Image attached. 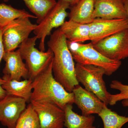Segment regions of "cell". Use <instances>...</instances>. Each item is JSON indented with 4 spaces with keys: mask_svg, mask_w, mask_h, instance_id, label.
<instances>
[{
    "mask_svg": "<svg viewBox=\"0 0 128 128\" xmlns=\"http://www.w3.org/2000/svg\"><path fill=\"white\" fill-rule=\"evenodd\" d=\"M37 113L41 128H63L64 112L57 105L46 102L31 101Z\"/></svg>",
    "mask_w": 128,
    "mask_h": 128,
    "instance_id": "30bf717a",
    "label": "cell"
},
{
    "mask_svg": "<svg viewBox=\"0 0 128 128\" xmlns=\"http://www.w3.org/2000/svg\"><path fill=\"white\" fill-rule=\"evenodd\" d=\"M36 36L28 38L18 48L22 58L25 60L29 71V79L33 80L48 66L54 58L53 51L48 48L47 51L39 50L35 47Z\"/></svg>",
    "mask_w": 128,
    "mask_h": 128,
    "instance_id": "5b68a950",
    "label": "cell"
},
{
    "mask_svg": "<svg viewBox=\"0 0 128 128\" xmlns=\"http://www.w3.org/2000/svg\"><path fill=\"white\" fill-rule=\"evenodd\" d=\"M37 25L31 22L28 17L16 19L2 28V38L5 52L16 50L28 38Z\"/></svg>",
    "mask_w": 128,
    "mask_h": 128,
    "instance_id": "52a82bcc",
    "label": "cell"
},
{
    "mask_svg": "<svg viewBox=\"0 0 128 128\" xmlns=\"http://www.w3.org/2000/svg\"><path fill=\"white\" fill-rule=\"evenodd\" d=\"M2 79L5 80L2 87L6 92L7 95L20 98L25 99L27 102H30L33 90L32 80H12L5 75H4Z\"/></svg>",
    "mask_w": 128,
    "mask_h": 128,
    "instance_id": "9a60e30c",
    "label": "cell"
},
{
    "mask_svg": "<svg viewBox=\"0 0 128 128\" xmlns=\"http://www.w3.org/2000/svg\"><path fill=\"white\" fill-rule=\"evenodd\" d=\"M105 57L120 60L128 57V28L111 35L93 44Z\"/></svg>",
    "mask_w": 128,
    "mask_h": 128,
    "instance_id": "ba28073f",
    "label": "cell"
},
{
    "mask_svg": "<svg viewBox=\"0 0 128 128\" xmlns=\"http://www.w3.org/2000/svg\"><path fill=\"white\" fill-rule=\"evenodd\" d=\"M90 41L94 44L98 41L128 28L127 19L96 18L89 24Z\"/></svg>",
    "mask_w": 128,
    "mask_h": 128,
    "instance_id": "9c48e42d",
    "label": "cell"
},
{
    "mask_svg": "<svg viewBox=\"0 0 128 128\" xmlns=\"http://www.w3.org/2000/svg\"><path fill=\"white\" fill-rule=\"evenodd\" d=\"M124 6L127 11V14H128V0H124Z\"/></svg>",
    "mask_w": 128,
    "mask_h": 128,
    "instance_id": "4316f807",
    "label": "cell"
},
{
    "mask_svg": "<svg viewBox=\"0 0 128 128\" xmlns=\"http://www.w3.org/2000/svg\"><path fill=\"white\" fill-rule=\"evenodd\" d=\"M15 128H41L38 116L31 103L21 114Z\"/></svg>",
    "mask_w": 128,
    "mask_h": 128,
    "instance_id": "7402d4cb",
    "label": "cell"
},
{
    "mask_svg": "<svg viewBox=\"0 0 128 128\" xmlns=\"http://www.w3.org/2000/svg\"><path fill=\"white\" fill-rule=\"evenodd\" d=\"M76 78L85 89L96 95L108 106L110 94L107 90L103 79L104 70L101 67L91 65H75Z\"/></svg>",
    "mask_w": 128,
    "mask_h": 128,
    "instance_id": "277c9868",
    "label": "cell"
},
{
    "mask_svg": "<svg viewBox=\"0 0 128 128\" xmlns=\"http://www.w3.org/2000/svg\"><path fill=\"white\" fill-rule=\"evenodd\" d=\"M48 46L54 53L52 71L54 78L67 91L72 92L75 87L79 84L76 78L75 65L66 37L59 29L50 35Z\"/></svg>",
    "mask_w": 128,
    "mask_h": 128,
    "instance_id": "6da1fadb",
    "label": "cell"
},
{
    "mask_svg": "<svg viewBox=\"0 0 128 128\" xmlns=\"http://www.w3.org/2000/svg\"><path fill=\"white\" fill-rule=\"evenodd\" d=\"M66 2H68L70 5V7L73 5L75 4L80 0H63Z\"/></svg>",
    "mask_w": 128,
    "mask_h": 128,
    "instance_id": "484cf974",
    "label": "cell"
},
{
    "mask_svg": "<svg viewBox=\"0 0 128 128\" xmlns=\"http://www.w3.org/2000/svg\"><path fill=\"white\" fill-rule=\"evenodd\" d=\"M3 60L6 62L3 73L9 79L17 80H20L22 78L29 79L28 69L26 64L23 62L18 49L6 52Z\"/></svg>",
    "mask_w": 128,
    "mask_h": 128,
    "instance_id": "5bb4252c",
    "label": "cell"
},
{
    "mask_svg": "<svg viewBox=\"0 0 128 128\" xmlns=\"http://www.w3.org/2000/svg\"><path fill=\"white\" fill-rule=\"evenodd\" d=\"M4 0L5 2H8L9 0Z\"/></svg>",
    "mask_w": 128,
    "mask_h": 128,
    "instance_id": "f1b7e54d",
    "label": "cell"
},
{
    "mask_svg": "<svg viewBox=\"0 0 128 128\" xmlns=\"http://www.w3.org/2000/svg\"><path fill=\"white\" fill-rule=\"evenodd\" d=\"M127 19L124 0H94L93 19Z\"/></svg>",
    "mask_w": 128,
    "mask_h": 128,
    "instance_id": "4fadbf2b",
    "label": "cell"
},
{
    "mask_svg": "<svg viewBox=\"0 0 128 128\" xmlns=\"http://www.w3.org/2000/svg\"><path fill=\"white\" fill-rule=\"evenodd\" d=\"M23 17L36 18L24 9H16L4 3H0V28H3L17 18Z\"/></svg>",
    "mask_w": 128,
    "mask_h": 128,
    "instance_id": "d6986e66",
    "label": "cell"
},
{
    "mask_svg": "<svg viewBox=\"0 0 128 128\" xmlns=\"http://www.w3.org/2000/svg\"><path fill=\"white\" fill-rule=\"evenodd\" d=\"M67 40L75 42L83 43L90 40L89 24H84L69 20L59 28Z\"/></svg>",
    "mask_w": 128,
    "mask_h": 128,
    "instance_id": "2e32d148",
    "label": "cell"
},
{
    "mask_svg": "<svg viewBox=\"0 0 128 128\" xmlns=\"http://www.w3.org/2000/svg\"><path fill=\"white\" fill-rule=\"evenodd\" d=\"M122 104L124 106L128 107V100H123L122 101Z\"/></svg>",
    "mask_w": 128,
    "mask_h": 128,
    "instance_id": "83f0119b",
    "label": "cell"
},
{
    "mask_svg": "<svg viewBox=\"0 0 128 128\" xmlns=\"http://www.w3.org/2000/svg\"><path fill=\"white\" fill-rule=\"evenodd\" d=\"M30 101L50 102L64 110L66 105L74 103L73 92L67 91L54 78L52 60L42 73L33 80Z\"/></svg>",
    "mask_w": 128,
    "mask_h": 128,
    "instance_id": "7a4b0ae2",
    "label": "cell"
},
{
    "mask_svg": "<svg viewBox=\"0 0 128 128\" xmlns=\"http://www.w3.org/2000/svg\"><path fill=\"white\" fill-rule=\"evenodd\" d=\"M104 124V128H122L128 122V117L121 116L116 112L104 107L98 114Z\"/></svg>",
    "mask_w": 128,
    "mask_h": 128,
    "instance_id": "44dd1931",
    "label": "cell"
},
{
    "mask_svg": "<svg viewBox=\"0 0 128 128\" xmlns=\"http://www.w3.org/2000/svg\"><path fill=\"white\" fill-rule=\"evenodd\" d=\"M67 44L73 59L77 63L101 67L105 70V74L108 76L112 75L121 66V61L105 57L96 50L91 42L84 44L67 40Z\"/></svg>",
    "mask_w": 128,
    "mask_h": 128,
    "instance_id": "3957f363",
    "label": "cell"
},
{
    "mask_svg": "<svg viewBox=\"0 0 128 128\" xmlns=\"http://www.w3.org/2000/svg\"><path fill=\"white\" fill-rule=\"evenodd\" d=\"M74 103L81 110L82 115L89 116L98 114L106 106L93 93L83 88L80 85L76 86L72 91Z\"/></svg>",
    "mask_w": 128,
    "mask_h": 128,
    "instance_id": "7c38bea8",
    "label": "cell"
},
{
    "mask_svg": "<svg viewBox=\"0 0 128 128\" xmlns=\"http://www.w3.org/2000/svg\"><path fill=\"white\" fill-rule=\"evenodd\" d=\"M5 80L0 78V99H2L7 95L6 92L2 87V85L4 83Z\"/></svg>",
    "mask_w": 128,
    "mask_h": 128,
    "instance_id": "d4e9b609",
    "label": "cell"
},
{
    "mask_svg": "<svg viewBox=\"0 0 128 128\" xmlns=\"http://www.w3.org/2000/svg\"><path fill=\"white\" fill-rule=\"evenodd\" d=\"M110 87L112 89L118 90L120 92L118 94H110L109 105L113 106L119 101L128 100V85L124 84L117 80H114L111 82Z\"/></svg>",
    "mask_w": 128,
    "mask_h": 128,
    "instance_id": "603a6c76",
    "label": "cell"
},
{
    "mask_svg": "<svg viewBox=\"0 0 128 128\" xmlns=\"http://www.w3.org/2000/svg\"><path fill=\"white\" fill-rule=\"evenodd\" d=\"M2 29L0 28V64L2 60L3 59V57L6 52L3 41H2Z\"/></svg>",
    "mask_w": 128,
    "mask_h": 128,
    "instance_id": "cb8c5ba5",
    "label": "cell"
},
{
    "mask_svg": "<svg viewBox=\"0 0 128 128\" xmlns=\"http://www.w3.org/2000/svg\"><path fill=\"white\" fill-rule=\"evenodd\" d=\"M28 8L37 18L38 24L52 8L56 0H22Z\"/></svg>",
    "mask_w": 128,
    "mask_h": 128,
    "instance_id": "ffe728a7",
    "label": "cell"
},
{
    "mask_svg": "<svg viewBox=\"0 0 128 128\" xmlns=\"http://www.w3.org/2000/svg\"><path fill=\"white\" fill-rule=\"evenodd\" d=\"M72 104L66 105L64 112V126L66 128H96L93 126L95 118L92 115H80L73 110Z\"/></svg>",
    "mask_w": 128,
    "mask_h": 128,
    "instance_id": "ac0fdd59",
    "label": "cell"
},
{
    "mask_svg": "<svg viewBox=\"0 0 128 128\" xmlns=\"http://www.w3.org/2000/svg\"><path fill=\"white\" fill-rule=\"evenodd\" d=\"M94 0H80L70 7L69 20L84 24L90 23L94 20Z\"/></svg>",
    "mask_w": 128,
    "mask_h": 128,
    "instance_id": "e0dca14e",
    "label": "cell"
},
{
    "mask_svg": "<svg viewBox=\"0 0 128 128\" xmlns=\"http://www.w3.org/2000/svg\"><path fill=\"white\" fill-rule=\"evenodd\" d=\"M70 7V5L68 2L63 0H58L55 6L37 25L33 32L38 39L40 40V50L45 51L46 37L51 35L54 28L60 27L64 23L68 15L66 10Z\"/></svg>",
    "mask_w": 128,
    "mask_h": 128,
    "instance_id": "8992f818",
    "label": "cell"
},
{
    "mask_svg": "<svg viewBox=\"0 0 128 128\" xmlns=\"http://www.w3.org/2000/svg\"><path fill=\"white\" fill-rule=\"evenodd\" d=\"M23 98L7 95L0 99V122L8 128H15L19 117L26 108Z\"/></svg>",
    "mask_w": 128,
    "mask_h": 128,
    "instance_id": "8fae6325",
    "label": "cell"
}]
</instances>
